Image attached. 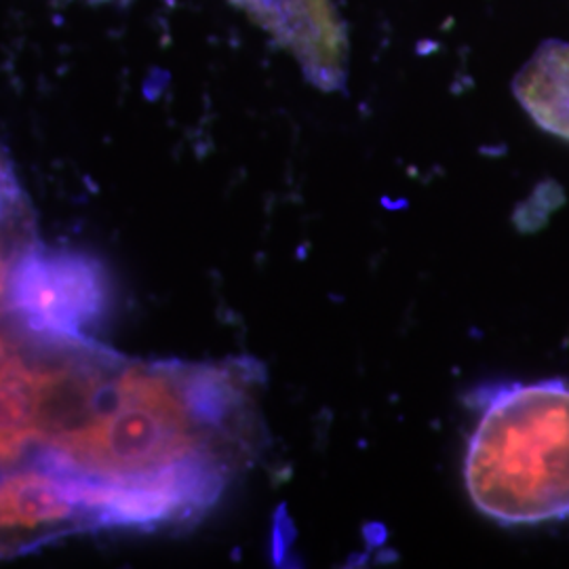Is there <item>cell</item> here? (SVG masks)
I'll use <instances>...</instances> for the list:
<instances>
[{"label":"cell","instance_id":"1","mask_svg":"<svg viewBox=\"0 0 569 569\" xmlns=\"http://www.w3.org/2000/svg\"><path fill=\"white\" fill-rule=\"evenodd\" d=\"M465 483L502 526L569 519V387L561 380L493 388L468 441Z\"/></svg>","mask_w":569,"mask_h":569},{"label":"cell","instance_id":"2","mask_svg":"<svg viewBox=\"0 0 569 569\" xmlns=\"http://www.w3.org/2000/svg\"><path fill=\"white\" fill-rule=\"evenodd\" d=\"M11 305L37 331L81 338L108 306V279L93 258L34 249L16 264Z\"/></svg>","mask_w":569,"mask_h":569},{"label":"cell","instance_id":"3","mask_svg":"<svg viewBox=\"0 0 569 569\" xmlns=\"http://www.w3.org/2000/svg\"><path fill=\"white\" fill-rule=\"evenodd\" d=\"M302 63L310 81L333 89L345 77L346 42L331 0H237Z\"/></svg>","mask_w":569,"mask_h":569},{"label":"cell","instance_id":"4","mask_svg":"<svg viewBox=\"0 0 569 569\" xmlns=\"http://www.w3.org/2000/svg\"><path fill=\"white\" fill-rule=\"evenodd\" d=\"M70 373L34 371L11 361L0 376V465L13 462L32 441L49 439L60 425L63 388Z\"/></svg>","mask_w":569,"mask_h":569},{"label":"cell","instance_id":"5","mask_svg":"<svg viewBox=\"0 0 569 569\" xmlns=\"http://www.w3.org/2000/svg\"><path fill=\"white\" fill-rule=\"evenodd\" d=\"M79 510L72 481L61 472L41 468L0 479V528H47L72 519Z\"/></svg>","mask_w":569,"mask_h":569},{"label":"cell","instance_id":"6","mask_svg":"<svg viewBox=\"0 0 569 569\" xmlns=\"http://www.w3.org/2000/svg\"><path fill=\"white\" fill-rule=\"evenodd\" d=\"M512 93L540 129L569 142V42H547L515 77Z\"/></svg>","mask_w":569,"mask_h":569}]
</instances>
